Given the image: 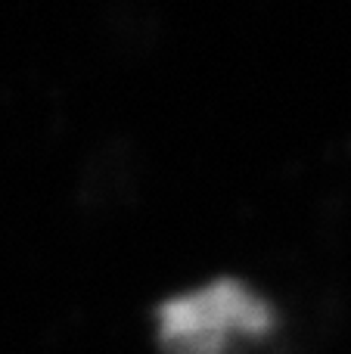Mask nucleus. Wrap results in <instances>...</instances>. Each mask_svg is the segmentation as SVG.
Wrapping results in <instances>:
<instances>
[{"mask_svg": "<svg viewBox=\"0 0 351 354\" xmlns=\"http://www.w3.org/2000/svg\"><path fill=\"white\" fill-rule=\"evenodd\" d=\"M274 326L271 301L236 277H218L155 308V333L165 354H227L236 339L267 336Z\"/></svg>", "mask_w": 351, "mask_h": 354, "instance_id": "f257e3e1", "label": "nucleus"}]
</instances>
